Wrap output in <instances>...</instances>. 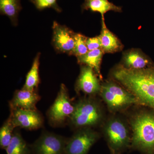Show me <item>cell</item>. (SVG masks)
Here are the masks:
<instances>
[{
    "label": "cell",
    "instance_id": "obj_14",
    "mask_svg": "<svg viewBox=\"0 0 154 154\" xmlns=\"http://www.w3.org/2000/svg\"><path fill=\"white\" fill-rule=\"evenodd\" d=\"M102 31L99 36L101 49L104 53H113L120 50L122 45L120 41L112 32L107 29L105 19H102Z\"/></svg>",
    "mask_w": 154,
    "mask_h": 154
},
{
    "label": "cell",
    "instance_id": "obj_12",
    "mask_svg": "<svg viewBox=\"0 0 154 154\" xmlns=\"http://www.w3.org/2000/svg\"><path fill=\"white\" fill-rule=\"evenodd\" d=\"M39 100L40 96L36 91L22 89L15 92L10 102V107L11 109L36 110V104Z\"/></svg>",
    "mask_w": 154,
    "mask_h": 154
},
{
    "label": "cell",
    "instance_id": "obj_5",
    "mask_svg": "<svg viewBox=\"0 0 154 154\" xmlns=\"http://www.w3.org/2000/svg\"><path fill=\"white\" fill-rule=\"evenodd\" d=\"M99 97L110 113H124L138 105L134 95L113 79L102 83Z\"/></svg>",
    "mask_w": 154,
    "mask_h": 154
},
{
    "label": "cell",
    "instance_id": "obj_9",
    "mask_svg": "<svg viewBox=\"0 0 154 154\" xmlns=\"http://www.w3.org/2000/svg\"><path fill=\"white\" fill-rule=\"evenodd\" d=\"M67 140L62 137L45 132L33 146L35 154H63Z\"/></svg>",
    "mask_w": 154,
    "mask_h": 154
},
{
    "label": "cell",
    "instance_id": "obj_23",
    "mask_svg": "<svg viewBox=\"0 0 154 154\" xmlns=\"http://www.w3.org/2000/svg\"><path fill=\"white\" fill-rule=\"evenodd\" d=\"M86 45L89 51L101 48V43L99 36L88 38Z\"/></svg>",
    "mask_w": 154,
    "mask_h": 154
},
{
    "label": "cell",
    "instance_id": "obj_21",
    "mask_svg": "<svg viewBox=\"0 0 154 154\" xmlns=\"http://www.w3.org/2000/svg\"><path fill=\"white\" fill-rule=\"evenodd\" d=\"M87 38L80 33H75V48L73 55L78 57L85 55L89 51L86 45Z\"/></svg>",
    "mask_w": 154,
    "mask_h": 154
},
{
    "label": "cell",
    "instance_id": "obj_15",
    "mask_svg": "<svg viewBox=\"0 0 154 154\" xmlns=\"http://www.w3.org/2000/svg\"><path fill=\"white\" fill-rule=\"evenodd\" d=\"M104 53L101 48H99L89 51L85 55L77 57L79 63L92 68L101 81L102 76L101 73V64Z\"/></svg>",
    "mask_w": 154,
    "mask_h": 154
},
{
    "label": "cell",
    "instance_id": "obj_16",
    "mask_svg": "<svg viewBox=\"0 0 154 154\" xmlns=\"http://www.w3.org/2000/svg\"><path fill=\"white\" fill-rule=\"evenodd\" d=\"M82 10H91L93 12H98L101 14L102 19H104V15L109 11L121 12L122 8L114 5L108 0H85L82 5Z\"/></svg>",
    "mask_w": 154,
    "mask_h": 154
},
{
    "label": "cell",
    "instance_id": "obj_17",
    "mask_svg": "<svg viewBox=\"0 0 154 154\" xmlns=\"http://www.w3.org/2000/svg\"><path fill=\"white\" fill-rule=\"evenodd\" d=\"M22 9L20 0H0L1 14L8 16L13 23H17L18 14Z\"/></svg>",
    "mask_w": 154,
    "mask_h": 154
},
{
    "label": "cell",
    "instance_id": "obj_4",
    "mask_svg": "<svg viewBox=\"0 0 154 154\" xmlns=\"http://www.w3.org/2000/svg\"><path fill=\"white\" fill-rule=\"evenodd\" d=\"M100 129L110 151L119 154L131 147L132 131L124 113H108Z\"/></svg>",
    "mask_w": 154,
    "mask_h": 154
},
{
    "label": "cell",
    "instance_id": "obj_13",
    "mask_svg": "<svg viewBox=\"0 0 154 154\" xmlns=\"http://www.w3.org/2000/svg\"><path fill=\"white\" fill-rule=\"evenodd\" d=\"M124 67L129 69H142L154 65L151 61L136 51H132L125 54L123 60Z\"/></svg>",
    "mask_w": 154,
    "mask_h": 154
},
{
    "label": "cell",
    "instance_id": "obj_2",
    "mask_svg": "<svg viewBox=\"0 0 154 154\" xmlns=\"http://www.w3.org/2000/svg\"><path fill=\"white\" fill-rule=\"evenodd\" d=\"M124 113L132 131L131 147L143 154H154V108L137 105Z\"/></svg>",
    "mask_w": 154,
    "mask_h": 154
},
{
    "label": "cell",
    "instance_id": "obj_7",
    "mask_svg": "<svg viewBox=\"0 0 154 154\" xmlns=\"http://www.w3.org/2000/svg\"><path fill=\"white\" fill-rule=\"evenodd\" d=\"M74 110L75 103H72L66 87L62 84L55 101L48 112L50 121L55 125L63 123L67 119L69 120Z\"/></svg>",
    "mask_w": 154,
    "mask_h": 154
},
{
    "label": "cell",
    "instance_id": "obj_11",
    "mask_svg": "<svg viewBox=\"0 0 154 154\" xmlns=\"http://www.w3.org/2000/svg\"><path fill=\"white\" fill-rule=\"evenodd\" d=\"M53 42L57 50L68 54H74L75 33L66 27L54 22Z\"/></svg>",
    "mask_w": 154,
    "mask_h": 154
},
{
    "label": "cell",
    "instance_id": "obj_18",
    "mask_svg": "<svg viewBox=\"0 0 154 154\" xmlns=\"http://www.w3.org/2000/svg\"><path fill=\"white\" fill-rule=\"evenodd\" d=\"M39 57L38 54L33 60V62L30 71L26 76V81L23 89L28 91H35L39 83L38 68L39 66Z\"/></svg>",
    "mask_w": 154,
    "mask_h": 154
},
{
    "label": "cell",
    "instance_id": "obj_8",
    "mask_svg": "<svg viewBox=\"0 0 154 154\" xmlns=\"http://www.w3.org/2000/svg\"><path fill=\"white\" fill-rule=\"evenodd\" d=\"M101 81L92 68L84 66L81 68L75 90L77 94L82 93L85 96H99L102 87Z\"/></svg>",
    "mask_w": 154,
    "mask_h": 154
},
{
    "label": "cell",
    "instance_id": "obj_10",
    "mask_svg": "<svg viewBox=\"0 0 154 154\" xmlns=\"http://www.w3.org/2000/svg\"><path fill=\"white\" fill-rule=\"evenodd\" d=\"M10 117L15 128L37 129L42 126L43 123L42 116L36 110L11 109Z\"/></svg>",
    "mask_w": 154,
    "mask_h": 154
},
{
    "label": "cell",
    "instance_id": "obj_6",
    "mask_svg": "<svg viewBox=\"0 0 154 154\" xmlns=\"http://www.w3.org/2000/svg\"><path fill=\"white\" fill-rule=\"evenodd\" d=\"M101 135L94 128H87L76 130L72 137L67 141L64 154H88Z\"/></svg>",
    "mask_w": 154,
    "mask_h": 154
},
{
    "label": "cell",
    "instance_id": "obj_3",
    "mask_svg": "<svg viewBox=\"0 0 154 154\" xmlns=\"http://www.w3.org/2000/svg\"><path fill=\"white\" fill-rule=\"evenodd\" d=\"M108 112L102 100L98 96H85L75 103V110L70 123L75 129L100 128Z\"/></svg>",
    "mask_w": 154,
    "mask_h": 154
},
{
    "label": "cell",
    "instance_id": "obj_22",
    "mask_svg": "<svg viewBox=\"0 0 154 154\" xmlns=\"http://www.w3.org/2000/svg\"><path fill=\"white\" fill-rule=\"evenodd\" d=\"M36 8L42 10L47 8H52L57 12H60L61 9L57 4V0H30Z\"/></svg>",
    "mask_w": 154,
    "mask_h": 154
},
{
    "label": "cell",
    "instance_id": "obj_19",
    "mask_svg": "<svg viewBox=\"0 0 154 154\" xmlns=\"http://www.w3.org/2000/svg\"><path fill=\"white\" fill-rule=\"evenodd\" d=\"M7 154H28L27 143L20 134L15 132L10 143L6 149Z\"/></svg>",
    "mask_w": 154,
    "mask_h": 154
},
{
    "label": "cell",
    "instance_id": "obj_20",
    "mask_svg": "<svg viewBox=\"0 0 154 154\" xmlns=\"http://www.w3.org/2000/svg\"><path fill=\"white\" fill-rule=\"evenodd\" d=\"M15 128L9 117L0 129V146L1 148L6 149L13 137V130Z\"/></svg>",
    "mask_w": 154,
    "mask_h": 154
},
{
    "label": "cell",
    "instance_id": "obj_1",
    "mask_svg": "<svg viewBox=\"0 0 154 154\" xmlns=\"http://www.w3.org/2000/svg\"><path fill=\"white\" fill-rule=\"evenodd\" d=\"M111 76L134 95L138 105L154 108V65L136 70L120 65L112 71Z\"/></svg>",
    "mask_w": 154,
    "mask_h": 154
},
{
    "label": "cell",
    "instance_id": "obj_24",
    "mask_svg": "<svg viewBox=\"0 0 154 154\" xmlns=\"http://www.w3.org/2000/svg\"><path fill=\"white\" fill-rule=\"evenodd\" d=\"M110 154H117L115 153L114 152H113L112 151H110Z\"/></svg>",
    "mask_w": 154,
    "mask_h": 154
}]
</instances>
